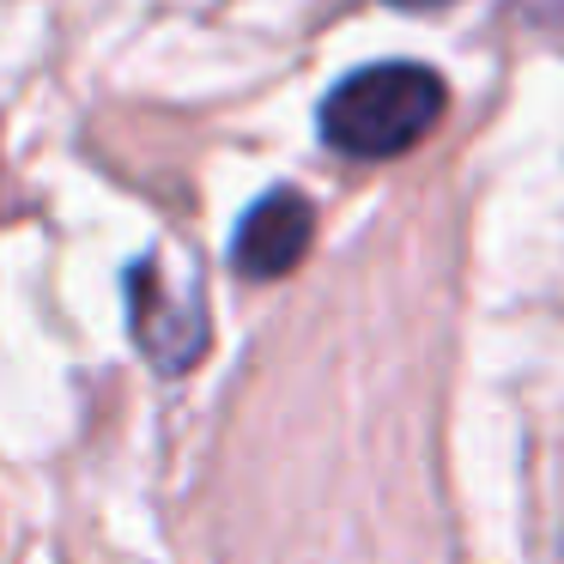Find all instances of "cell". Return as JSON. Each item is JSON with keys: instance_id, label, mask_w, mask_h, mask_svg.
<instances>
[{"instance_id": "obj_1", "label": "cell", "mask_w": 564, "mask_h": 564, "mask_svg": "<svg viewBox=\"0 0 564 564\" xmlns=\"http://www.w3.org/2000/svg\"><path fill=\"white\" fill-rule=\"evenodd\" d=\"M449 110V86L419 62H382L358 67L322 98V140L340 159L389 164L431 140V128Z\"/></svg>"}, {"instance_id": "obj_2", "label": "cell", "mask_w": 564, "mask_h": 564, "mask_svg": "<svg viewBox=\"0 0 564 564\" xmlns=\"http://www.w3.org/2000/svg\"><path fill=\"white\" fill-rule=\"evenodd\" d=\"M128 328H134V346L147 352L152 370H164V377L195 370L213 340L200 280L188 268H176L171 256H159V249L140 256L128 268Z\"/></svg>"}, {"instance_id": "obj_3", "label": "cell", "mask_w": 564, "mask_h": 564, "mask_svg": "<svg viewBox=\"0 0 564 564\" xmlns=\"http://www.w3.org/2000/svg\"><path fill=\"white\" fill-rule=\"evenodd\" d=\"M316 243V207L297 188H268L256 207L237 219L231 261L243 280H285Z\"/></svg>"}, {"instance_id": "obj_4", "label": "cell", "mask_w": 564, "mask_h": 564, "mask_svg": "<svg viewBox=\"0 0 564 564\" xmlns=\"http://www.w3.org/2000/svg\"><path fill=\"white\" fill-rule=\"evenodd\" d=\"M516 7H522L528 19H558L564 13V0H516Z\"/></svg>"}, {"instance_id": "obj_5", "label": "cell", "mask_w": 564, "mask_h": 564, "mask_svg": "<svg viewBox=\"0 0 564 564\" xmlns=\"http://www.w3.org/2000/svg\"><path fill=\"white\" fill-rule=\"evenodd\" d=\"M394 7H449V0H394Z\"/></svg>"}]
</instances>
